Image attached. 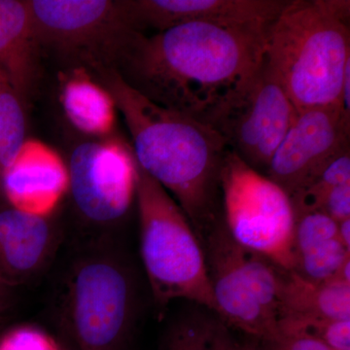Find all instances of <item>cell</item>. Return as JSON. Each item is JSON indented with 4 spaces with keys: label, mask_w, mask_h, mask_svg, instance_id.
<instances>
[{
    "label": "cell",
    "mask_w": 350,
    "mask_h": 350,
    "mask_svg": "<svg viewBox=\"0 0 350 350\" xmlns=\"http://www.w3.org/2000/svg\"><path fill=\"white\" fill-rule=\"evenodd\" d=\"M234 338L219 317L190 312L176 317L161 340L160 350H239Z\"/></svg>",
    "instance_id": "obj_18"
},
{
    "label": "cell",
    "mask_w": 350,
    "mask_h": 350,
    "mask_svg": "<svg viewBox=\"0 0 350 350\" xmlns=\"http://www.w3.org/2000/svg\"><path fill=\"white\" fill-rule=\"evenodd\" d=\"M199 239L220 319L253 338L280 333L285 269L237 243L223 219Z\"/></svg>",
    "instance_id": "obj_6"
},
{
    "label": "cell",
    "mask_w": 350,
    "mask_h": 350,
    "mask_svg": "<svg viewBox=\"0 0 350 350\" xmlns=\"http://www.w3.org/2000/svg\"><path fill=\"white\" fill-rule=\"evenodd\" d=\"M39 47L96 71L118 69L137 31L120 1L27 0Z\"/></svg>",
    "instance_id": "obj_8"
},
{
    "label": "cell",
    "mask_w": 350,
    "mask_h": 350,
    "mask_svg": "<svg viewBox=\"0 0 350 350\" xmlns=\"http://www.w3.org/2000/svg\"><path fill=\"white\" fill-rule=\"evenodd\" d=\"M239 350H250V342H248L247 344L241 345V349Z\"/></svg>",
    "instance_id": "obj_27"
},
{
    "label": "cell",
    "mask_w": 350,
    "mask_h": 350,
    "mask_svg": "<svg viewBox=\"0 0 350 350\" xmlns=\"http://www.w3.org/2000/svg\"><path fill=\"white\" fill-rule=\"evenodd\" d=\"M39 50L29 1L0 0V71L25 103L38 77Z\"/></svg>",
    "instance_id": "obj_15"
},
{
    "label": "cell",
    "mask_w": 350,
    "mask_h": 350,
    "mask_svg": "<svg viewBox=\"0 0 350 350\" xmlns=\"http://www.w3.org/2000/svg\"><path fill=\"white\" fill-rule=\"evenodd\" d=\"M59 101L66 118L76 130L98 139L111 137L116 105L109 92L88 69L78 66L64 73Z\"/></svg>",
    "instance_id": "obj_16"
},
{
    "label": "cell",
    "mask_w": 350,
    "mask_h": 350,
    "mask_svg": "<svg viewBox=\"0 0 350 350\" xmlns=\"http://www.w3.org/2000/svg\"><path fill=\"white\" fill-rule=\"evenodd\" d=\"M338 239L350 250V218L338 222Z\"/></svg>",
    "instance_id": "obj_25"
},
{
    "label": "cell",
    "mask_w": 350,
    "mask_h": 350,
    "mask_svg": "<svg viewBox=\"0 0 350 350\" xmlns=\"http://www.w3.org/2000/svg\"><path fill=\"white\" fill-rule=\"evenodd\" d=\"M289 0H121L133 31L155 33L189 23L268 27Z\"/></svg>",
    "instance_id": "obj_12"
},
{
    "label": "cell",
    "mask_w": 350,
    "mask_h": 350,
    "mask_svg": "<svg viewBox=\"0 0 350 350\" xmlns=\"http://www.w3.org/2000/svg\"><path fill=\"white\" fill-rule=\"evenodd\" d=\"M349 259L350 250L338 237L296 255L293 271L308 282H326L336 280L340 269Z\"/></svg>",
    "instance_id": "obj_20"
},
{
    "label": "cell",
    "mask_w": 350,
    "mask_h": 350,
    "mask_svg": "<svg viewBox=\"0 0 350 350\" xmlns=\"http://www.w3.org/2000/svg\"><path fill=\"white\" fill-rule=\"evenodd\" d=\"M71 199L90 225L108 228L129 213L137 193L131 145L110 137L77 145L68 162Z\"/></svg>",
    "instance_id": "obj_10"
},
{
    "label": "cell",
    "mask_w": 350,
    "mask_h": 350,
    "mask_svg": "<svg viewBox=\"0 0 350 350\" xmlns=\"http://www.w3.org/2000/svg\"><path fill=\"white\" fill-rule=\"evenodd\" d=\"M0 350H61L45 332L33 326L16 327L0 338Z\"/></svg>",
    "instance_id": "obj_22"
},
{
    "label": "cell",
    "mask_w": 350,
    "mask_h": 350,
    "mask_svg": "<svg viewBox=\"0 0 350 350\" xmlns=\"http://www.w3.org/2000/svg\"><path fill=\"white\" fill-rule=\"evenodd\" d=\"M315 319H350V284L338 278L312 283L293 271H285L280 326Z\"/></svg>",
    "instance_id": "obj_17"
},
{
    "label": "cell",
    "mask_w": 350,
    "mask_h": 350,
    "mask_svg": "<svg viewBox=\"0 0 350 350\" xmlns=\"http://www.w3.org/2000/svg\"><path fill=\"white\" fill-rule=\"evenodd\" d=\"M350 182V151L336 157L305 187L290 197L295 215L320 211L324 198L336 186Z\"/></svg>",
    "instance_id": "obj_21"
},
{
    "label": "cell",
    "mask_w": 350,
    "mask_h": 350,
    "mask_svg": "<svg viewBox=\"0 0 350 350\" xmlns=\"http://www.w3.org/2000/svg\"><path fill=\"white\" fill-rule=\"evenodd\" d=\"M320 211L336 222L350 218V182L332 188L324 198Z\"/></svg>",
    "instance_id": "obj_24"
},
{
    "label": "cell",
    "mask_w": 350,
    "mask_h": 350,
    "mask_svg": "<svg viewBox=\"0 0 350 350\" xmlns=\"http://www.w3.org/2000/svg\"><path fill=\"white\" fill-rule=\"evenodd\" d=\"M9 286H10V284L0 276V305L5 298L6 294L8 293Z\"/></svg>",
    "instance_id": "obj_26"
},
{
    "label": "cell",
    "mask_w": 350,
    "mask_h": 350,
    "mask_svg": "<svg viewBox=\"0 0 350 350\" xmlns=\"http://www.w3.org/2000/svg\"><path fill=\"white\" fill-rule=\"evenodd\" d=\"M56 243L49 217L11 206L0 211V276L9 284L25 282L40 271Z\"/></svg>",
    "instance_id": "obj_14"
},
{
    "label": "cell",
    "mask_w": 350,
    "mask_h": 350,
    "mask_svg": "<svg viewBox=\"0 0 350 350\" xmlns=\"http://www.w3.org/2000/svg\"><path fill=\"white\" fill-rule=\"evenodd\" d=\"M297 113L262 57L243 85L198 121L217 133L246 165L265 175Z\"/></svg>",
    "instance_id": "obj_9"
},
{
    "label": "cell",
    "mask_w": 350,
    "mask_h": 350,
    "mask_svg": "<svg viewBox=\"0 0 350 350\" xmlns=\"http://www.w3.org/2000/svg\"><path fill=\"white\" fill-rule=\"evenodd\" d=\"M0 179L11 207L50 217L68 192V163L49 145L27 139Z\"/></svg>",
    "instance_id": "obj_13"
},
{
    "label": "cell",
    "mask_w": 350,
    "mask_h": 350,
    "mask_svg": "<svg viewBox=\"0 0 350 350\" xmlns=\"http://www.w3.org/2000/svg\"><path fill=\"white\" fill-rule=\"evenodd\" d=\"M269 27L189 23L137 32L117 70L148 100L199 120L259 68Z\"/></svg>",
    "instance_id": "obj_1"
},
{
    "label": "cell",
    "mask_w": 350,
    "mask_h": 350,
    "mask_svg": "<svg viewBox=\"0 0 350 350\" xmlns=\"http://www.w3.org/2000/svg\"><path fill=\"white\" fill-rule=\"evenodd\" d=\"M130 268L103 243L88 246L73 260L64 280L62 314L78 350H126L137 292Z\"/></svg>",
    "instance_id": "obj_5"
},
{
    "label": "cell",
    "mask_w": 350,
    "mask_h": 350,
    "mask_svg": "<svg viewBox=\"0 0 350 350\" xmlns=\"http://www.w3.org/2000/svg\"><path fill=\"white\" fill-rule=\"evenodd\" d=\"M220 188L223 220L232 239L276 266L293 271L296 215L287 193L230 150Z\"/></svg>",
    "instance_id": "obj_7"
},
{
    "label": "cell",
    "mask_w": 350,
    "mask_h": 350,
    "mask_svg": "<svg viewBox=\"0 0 350 350\" xmlns=\"http://www.w3.org/2000/svg\"><path fill=\"white\" fill-rule=\"evenodd\" d=\"M349 133L350 121L340 107L298 112L265 175L291 197L336 157L349 150Z\"/></svg>",
    "instance_id": "obj_11"
},
{
    "label": "cell",
    "mask_w": 350,
    "mask_h": 350,
    "mask_svg": "<svg viewBox=\"0 0 350 350\" xmlns=\"http://www.w3.org/2000/svg\"><path fill=\"white\" fill-rule=\"evenodd\" d=\"M137 172L140 254L154 300L165 308L185 299L216 312L204 250L190 221L137 163Z\"/></svg>",
    "instance_id": "obj_4"
},
{
    "label": "cell",
    "mask_w": 350,
    "mask_h": 350,
    "mask_svg": "<svg viewBox=\"0 0 350 350\" xmlns=\"http://www.w3.org/2000/svg\"><path fill=\"white\" fill-rule=\"evenodd\" d=\"M250 350H331L323 342L301 334L280 333L268 338H253Z\"/></svg>",
    "instance_id": "obj_23"
},
{
    "label": "cell",
    "mask_w": 350,
    "mask_h": 350,
    "mask_svg": "<svg viewBox=\"0 0 350 350\" xmlns=\"http://www.w3.org/2000/svg\"><path fill=\"white\" fill-rule=\"evenodd\" d=\"M25 103L0 71V175L27 142Z\"/></svg>",
    "instance_id": "obj_19"
},
{
    "label": "cell",
    "mask_w": 350,
    "mask_h": 350,
    "mask_svg": "<svg viewBox=\"0 0 350 350\" xmlns=\"http://www.w3.org/2000/svg\"><path fill=\"white\" fill-rule=\"evenodd\" d=\"M131 135L137 165L181 207L198 238L223 219L220 177L228 148L217 133L138 93L114 68L94 71Z\"/></svg>",
    "instance_id": "obj_2"
},
{
    "label": "cell",
    "mask_w": 350,
    "mask_h": 350,
    "mask_svg": "<svg viewBox=\"0 0 350 350\" xmlns=\"http://www.w3.org/2000/svg\"><path fill=\"white\" fill-rule=\"evenodd\" d=\"M349 15L345 0H289L269 27L265 62L297 112L340 107L350 64Z\"/></svg>",
    "instance_id": "obj_3"
}]
</instances>
